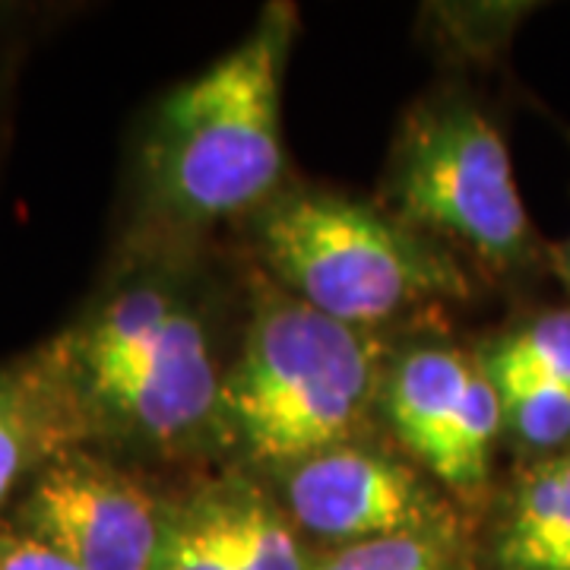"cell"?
<instances>
[{
  "instance_id": "6da1fadb",
  "label": "cell",
  "mask_w": 570,
  "mask_h": 570,
  "mask_svg": "<svg viewBox=\"0 0 570 570\" xmlns=\"http://www.w3.org/2000/svg\"><path fill=\"white\" fill-rule=\"evenodd\" d=\"M288 36L292 13H273L223 61L159 102L137 159L134 235L190 238L257 213L279 194Z\"/></svg>"
},
{
  "instance_id": "7a4b0ae2",
  "label": "cell",
  "mask_w": 570,
  "mask_h": 570,
  "mask_svg": "<svg viewBox=\"0 0 570 570\" xmlns=\"http://www.w3.org/2000/svg\"><path fill=\"white\" fill-rule=\"evenodd\" d=\"M387 367L377 336L288 295L269 276L225 367L223 438L257 466H292L321 450L362 441Z\"/></svg>"
},
{
  "instance_id": "3957f363",
  "label": "cell",
  "mask_w": 570,
  "mask_h": 570,
  "mask_svg": "<svg viewBox=\"0 0 570 570\" xmlns=\"http://www.w3.org/2000/svg\"><path fill=\"white\" fill-rule=\"evenodd\" d=\"M254 245L279 288L362 330L469 295L450 247L330 190L276 194L254 213Z\"/></svg>"
},
{
  "instance_id": "277c9868",
  "label": "cell",
  "mask_w": 570,
  "mask_h": 570,
  "mask_svg": "<svg viewBox=\"0 0 570 570\" xmlns=\"http://www.w3.org/2000/svg\"><path fill=\"white\" fill-rule=\"evenodd\" d=\"M387 200L390 216L438 245L463 247L501 276L530 273L542 257L508 142L460 96L431 99L409 115L390 156Z\"/></svg>"
},
{
  "instance_id": "5b68a950",
  "label": "cell",
  "mask_w": 570,
  "mask_h": 570,
  "mask_svg": "<svg viewBox=\"0 0 570 570\" xmlns=\"http://www.w3.org/2000/svg\"><path fill=\"white\" fill-rule=\"evenodd\" d=\"M175 501L140 466L102 450L58 453L3 513L80 570H153Z\"/></svg>"
},
{
  "instance_id": "8992f818",
  "label": "cell",
  "mask_w": 570,
  "mask_h": 570,
  "mask_svg": "<svg viewBox=\"0 0 570 570\" xmlns=\"http://www.w3.org/2000/svg\"><path fill=\"white\" fill-rule=\"evenodd\" d=\"M276 475L279 504L298 532L336 546L456 523L419 469L365 441L321 450Z\"/></svg>"
},
{
  "instance_id": "52a82bcc",
  "label": "cell",
  "mask_w": 570,
  "mask_h": 570,
  "mask_svg": "<svg viewBox=\"0 0 570 570\" xmlns=\"http://www.w3.org/2000/svg\"><path fill=\"white\" fill-rule=\"evenodd\" d=\"M80 448L73 409L41 348L0 365V520L32 475Z\"/></svg>"
},
{
  "instance_id": "ba28073f",
  "label": "cell",
  "mask_w": 570,
  "mask_h": 570,
  "mask_svg": "<svg viewBox=\"0 0 570 570\" xmlns=\"http://www.w3.org/2000/svg\"><path fill=\"white\" fill-rule=\"evenodd\" d=\"M479 355L450 346H415L387 367L384 415L400 444L412 450L434 475L453 425L463 412Z\"/></svg>"
},
{
  "instance_id": "9c48e42d",
  "label": "cell",
  "mask_w": 570,
  "mask_h": 570,
  "mask_svg": "<svg viewBox=\"0 0 570 570\" xmlns=\"http://www.w3.org/2000/svg\"><path fill=\"white\" fill-rule=\"evenodd\" d=\"M485 570H570V450L517 475L491 532Z\"/></svg>"
},
{
  "instance_id": "30bf717a",
  "label": "cell",
  "mask_w": 570,
  "mask_h": 570,
  "mask_svg": "<svg viewBox=\"0 0 570 570\" xmlns=\"http://www.w3.org/2000/svg\"><path fill=\"white\" fill-rule=\"evenodd\" d=\"M206 530L235 570H311L302 532L288 520L279 498L247 482H225L190 498Z\"/></svg>"
},
{
  "instance_id": "8fae6325",
  "label": "cell",
  "mask_w": 570,
  "mask_h": 570,
  "mask_svg": "<svg viewBox=\"0 0 570 570\" xmlns=\"http://www.w3.org/2000/svg\"><path fill=\"white\" fill-rule=\"evenodd\" d=\"M311 570H485L456 523L365 539L314 558Z\"/></svg>"
},
{
  "instance_id": "7c38bea8",
  "label": "cell",
  "mask_w": 570,
  "mask_h": 570,
  "mask_svg": "<svg viewBox=\"0 0 570 570\" xmlns=\"http://www.w3.org/2000/svg\"><path fill=\"white\" fill-rule=\"evenodd\" d=\"M489 371V367H485ZM494 381L504 431L517 444L546 460L570 450V390L508 371H489Z\"/></svg>"
},
{
  "instance_id": "4fadbf2b",
  "label": "cell",
  "mask_w": 570,
  "mask_h": 570,
  "mask_svg": "<svg viewBox=\"0 0 570 570\" xmlns=\"http://www.w3.org/2000/svg\"><path fill=\"white\" fill-rule=\"evenodd\" d=\"M479 362L570 390V305L535 311L491 343Z\"/></svg>"
},
{
  "instance_id": "5bb4252c",
  "label": "cell",
  "mask_w": 570,
  "mask_h": 570,
  "mask_svg": "<svg viewBox=\"0 0 570 570\" xmlns=\"http://www.w3.org/2000/svg\"><path fill=\"white\" fill-rule=\"evenodd\" d=\"M153 570H235L232 561L225 558L219 542L213 539V532L206 530L200 513L194 510L190 501L171 508V520L165 530L163 549L156 554Z\"/></svg>"
},
{
  "instance_id": "9a60e30c",
  "label": "cell",
  "mask_w": 570,
  "mask_h": 570,
  "mask_svg": "<svg viewBox=\"0 0 570 570\" xmlns=\"http://www.w3.org/2000/svg\"><path fill=\"white\" fill-rule=\"evenodd\" d=\"M0 570H80L39 539L0 520Z\"/></svg>"
},
{
  "instance_id": "2e32d148",
  "label": "cell",
  "mask_w": 570,
  "mask_h": 570,
  "mask_svg": "<svg viewBox=\"0 0 570 570\" xmlns=\"http://www.w3.org/2000/svg\"><path fill=\"white\" fill-rule=\"evenodd\" d=\"M551 266L558 269V276L564 279V285L570 288V238L561 247L551 250Z\"/></svg>"
}]
</instances>
